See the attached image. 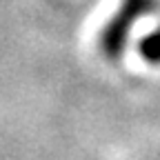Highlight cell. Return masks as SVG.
Segmentation results:
<instances>
[{"instance_id":"6da1fadb","label":"cell","mask_w":160,"mask_h":160,"mask_svg":"<svg viewBox=\"0 0 160 160\" xmlns=\"http://www.w3.org/2000/svg\"><path fill=\"white\" fill-rule=\"evenodd\" d=\"M158 2L160 0H120L118 9L111 13V18L105 22L98 36V45L102 56L109 60L122 58L136 25L145 16L153 13L158 9Z\"/></svg>"},{"instance_id":"7a4b0ae2","label":"cell","mask_w":160,"mask_h":160,"mask_svg":"<svg viewBox=\"0 0 160 160\" xmlns=\"http://www.w3.org/2000/svg\"><path fill=\"white\" fill-rule=\"evenodd\" d=\"M138 53L147 65H160V22L140 38Z\"/></svg>"}]
</instances>
